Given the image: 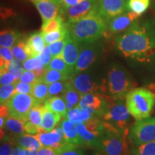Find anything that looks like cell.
<instances>
[{
    "instance_id": "cell-8",
    "label": "cell",
    "mask_w": 155,
    "mask_h": 155,
    "mask_svg": "<svg viewBox=\"0 0 155 155\" xmlns=\"http://www.w3.org/2000/svg\"><path fill=\"white\" fill-rule=\"evenodd\" d=\"M129 138L135 146L155 141V118L137 121L131 128Z\"/></svg>"
},
{
    "instance_id": "cell-52",
    "label": "cell",
    "mask_w": 155,
    "mask_h": 155,
    "mask_svg": "<svg viewBox=\"0 0 155 155\" xmlns=\"http://www.w3.org/2000/svg\"><path fill=\"white\" fill-rule=\"evenodd\" d=\"M0 115L1 117H3L4 119H7L9 116V109L6 105H1V110H0Z\"/></svg>"
},
{
    "instance_id": "cell-9",
    "label": "cell",
    "mask_w": 155,
    "mask_h": 155,
    "mask_svg": "<svg viewBox=\"0 0 155 155\" xmlns=\"http://www.w3.org/2000/svg\"><path fill=\"white\" fill-rule=\"evenodd\" d=\"M101 45L100 43L95 42L83 45V47H81L78 60L75 67V74L86 71L96 61L101 52Z\"/></svg>"
},
{
    "instance_id": "cell-32",
    "label": "cell",
    "mask_w": 155,
    "mask_h": 155,
    "mask_svg": "<svg viewBox=\"0 0 155 155\" xmlns=\"http://www.w3.org/2000/svg\"><path fill=\"white\" fill-rule=\"evenodd\" d=\"M44 106L42 104H39L34 106L29 112L28 120L26 121L30 122L35 127L39 129L41 127L42 121V113H43Z\"/></svg>"
},
{
    "instance_id": "cell-54",
    "label": "cell",
    "mask_w": 155,
    "mask_h": 155,
    "mask_svg": "<svg viewBox=\"0 0 155 155\" xmlns=\"http://www.w3.org/2000/svg\"><path fill=\"white\" fill-rule=\"evenodd\" d=\"M147 89H149L151 92H152L155 95V83H151V84L148 85L147 86Z\"/></svg>"
},
{
    "instance_id": "cell-4",
    "label": "cell",
    "mask_w": 155,
    "mask_h": 155,
    "mask_svg": "<svg viewBox=\"0 0 155 155\" xmlns=\"http://www.w3.org/2000/svg\"><path fill=\"white\" fill-rule=\"evenodd\" d=\"M155 95L149 89H132L126 97V105L131 116L137 119L149 118L154 107Z\"/></svg>"
},
{
    "instance_id": "cell-40",
    "label": "cell",
    "mask_w": 155,
    "mask_h": 155,
    "mask_svg": "<svg viewBox=\"0 0 155 155\" xmlns=\"http://www.w3.org/2000/svg\"><path fill=\"white\" fill-rule=\"evenodd\" d=\"M8 71L12 73H13L16 77L17 80L19 81L21 76H22V73H24L25 68L23 67L21 61H18L17 59H14L13 61H11L9 63L8 67Z\"/></svg>"
},
{
    "instance_id": "cell-29",
    "label": "cell",
    "mask_w": 155,
    "mask_h": 155,
    "mask_svg": "<svg viewBox=\"0 0 155 155\" xmlns=\"http://www.w3.org/2000/svg\"><path fill=\"white\" fill-rule=\"evenodd\" d=\"M42 79L46 84L50 85L55 82H58V81H66L71 80L72 78L60 72V71H56V70L47 68L43 75H42Z\"/></svg>"
},
{
    "instance_id": "cell-23",
    "label": "cell",
    "mask_w": 155,
    "mask_h": 155,
    "mask_svg": "<svg viewBox=\"0 0 155 155\" xmlns=\"http://www.w3.org/2000/svg\"><path fill=\"white\" fill-rule=\"evenodd\" d=\"M61 118L59 114L52 111L44 106L41 127L43 128L47 132L51 131L58 122L61 121Z\"/></svg>"
},
{
    "instance_id": "cell-37",
    "label": "cell",
    "mask_w": 155,
    "mask_h": 155,
    "mask_svg": "<svg viewBox=\"0 0 155 155\" xmlns=\"http://www.w3.org/2000/svg\"><path fill=\"white\" fill-rule=\"evenodd\" d=\"M12 51L15 59L21 62H25L29 58L26 50H25V40H19L12 48Z\"/></svg>"
},
{
    "instance_id": "cell-51",
    "label": "cell",
    "mask_w": 155,
    "mask_h": 155,
    "mask_svg": "<svg viewBox=\"0 0 155 155\" xmlns=\"http://www.w3.org/2000/svg\"><path fill=\"white\" fill-rule=\"evenodd\" d=\"M84 0H61L62 5L65 7H69V6H74L78 4H80Z\"/></svg>"
},
{
    "instance_id": "cell-1",
    "label": "cell",
    "mask_w": 155,
    "mask_h": 155,
    "mask_svg": "<svg viewBox=\"0 0 155 155\" xmlns=\"http://www.w3.org/2000/svg\"><path fill=\"white\" fill-rule=\"evenodd\" d=\"M116 48L124 57L150 63L155 55V32L147 23L135 22L116 38Z\"/></svg>"
},
{
    "instance_id": "cell-35",
    "label": "cell",
    "mask_w": 155,
    "mask_h": 155,
    "mask_svg": "<svg viewBox=\"0 0 155 155\" xmlns=\"http://www.w3.org/2000/svg\"><path fill=\"white\" fill-rule=\"evenodd\" d=\"M68 30L66 26H65V28L61 30L55 31V32L47 34L42 33V35H43V38L45 40V44L47 45H49L50 44L53 43L54 42L65 39L68 35Z\"/></svg>"
},
{
    "instance_id": "cell-45",
    "label": "cell",
    "mask_w": 155,
    "mask_h": 155,
    "mask_svg": "<svg viewBox=\"0 0 155 155\" xmlns=\"http://www.w3.org/2000/svg\"><path fill=\"white\" fill-rule=\"evenodd\" d=\"M32 85L18 81L15 83V93L32 95Z\"/></svg>"
},
{
    "instance_id": "cell-10",
    "label": "cell",
    "mask_w": 155,
    "mask_h": 155,
    "mask_svg": "<svg viewBox=\"0 0 155 155\" xmlns=\"http://www.w3.org/2000/svg\"><path fill=\"white\" fill-rule=\"evenodd\" d=\"M128 2L129 0H98L96 8L108 22L114 17L127 12Z\"/></svg>"
},
{
    "instance_id": "cell-13",
    "label": "cell",
    "mask_w": 155,
    "mask_h": 155,
    "mask_svg": "<svg viewBox=\"0 0 155 155\" xmlns=\"http://www.w3.org/2000/svg\"><path fill=\"white\" fill-rule=\"evenodd\" d=\"M139 17L132 12H127L110 19L108 22L107 30L111 34L120 33L131 28L137 22Z\"/></svg>"
},
{
    "instance_id": "cell-20",
    "label": "cell",
    "mask_w": 155,
    "mask_h": 155,
    "mask_svg": "<svg viewBox=\"0 0 155 155\" xmlns=\"http://www.w3.org/2000/svg\"><path fill=\"white\" fill-rule=\"evenodd\" d=\"M45 106L52 111L58 114L62 118H66L68 111L66 107V103L63 97L53 96L48 98L45 102Z\"/></svg>"
},
{
    "instance_id": "cell-42",
    "label": "cell",
    "mask_w": 155,
    "mask_h": 155,
    "mask_svg": "<svg viewBox=\"0 0 155 155\" xmlns=\"http://www.w3.org/2000/svg\"><path fill=\"white\" fill-rule=\"evenodd\" d=\"M66 81H58L49 85L48 91H49V98L55 96L56 95L63 94L66 86Z\"/></svg>"
},
{
    "instance_id": "cell-46",
    "label": "cell",
    "mask_w": 155,
    "mask_h": 155,
    "mask_svg": "<svg viewBox=\"0 0 155 155\" xmlns=\"http://www.w3.org/2000/svg\"><path fill=\"white\" fill-rule=\"evenodd\" d=\"M38 57L40 58L42 63L45 65V67L48 68V65H50V62H51L52 58H53L52 57L51 51H50L49 45H46L45 47L44 50H42V52L40 53V55Z\"/></svg>"
},
{
    "instance_id": "cell-36",
    "label": "cell",
    "mask_w": 155,
    "mask_h": 155,
    "mask_svg": "<svg viewBox=\"0 0 155 155\" xmlns=\"http://www.w3.org/2000/svg\"><path fill=\"white\" fill-rule=\"evenodd\" d=\"M131 152L134 155H155V141L135 146Z\"/></svg>"
},
{
    "instance_id": "cell-38",
    "label": "cell",
    "mask_w": 155,
    "mask_h": 155,
    "mask_svg": "<svg viewBox=\"0 0 155 155\" xmlns=\"http://www.w3.org/2000/svg\"><path fill=\"white\" fill-rule=\"evenodd\" d=\"M15 94V83L1 86V88H0V103H1V105H5Z\"/></svg>"
},
{
    "instance_id": "cell-14",
    "label": "cell",
    "mask_w": 155,
    "mask_h": 155,
    "mask_svg": "<svg viewBox=\"0 0 155 155\" xmlns=\"http://www.w3.org/2000/svg\"><path fill=\"white\" fill-rule=\"evenodd\" d=\"M34 5L41 16L42 25L48 22L60 15L63 6L61 0H44L34 2Z\"/></svg>"
},
{
    "instance_id": "cell-27",
    "label": "cell",
    "mask_w": 155,
    "mask_h": 155,
    "mask_svg": "<svg viewBox=\"0 0 155 155\" xmlns=\"http://www.w3.org/2000/svg\"><path fill=\"white\" fill-rule=\"evenodd\" d=\"M32 96L41 103L49 98L48 84L42 81V78H38L36 82L32 84Z\"/></svg>"
},
{
    "instance_id": "cell-26",
    "label": "cell",
    "mask_w": 155,
    "mask_h": 155,
    "mask_svg": "<svg viewBox=\"0 0 155 155\" xmlns=\"http://www.w3.org/2000/svg\"><path fill=\"white\" fill-rule=\"evenodd\" d=\"M63 99L66 104H70L73 106H78L80 102L81 96L73 86L71 81H67L66 86L63 93Z\"/></svg>"
},
{
    "instance_id": "cell-43",
    "label": "cell",
    "mask_w": 155,
    "mask_h": 155,
    "mask_svg": "<svg viewBox=\"0 0 155 155\" xmlns=\"http://www.w3.org/2000/svg\"><path fill=\"white\" fill-rule=\"evenodd\" d=\"M45 66L39 57H30L23 63V67L25 71H33V70Z\"/></svg>"
},
{
    "instance_id": "cell-28",
    "label": "cell",
    "mask_w": 155,
    "mask_h": 155,
    "mask_svg": "<svg viewBox=\"0 0 155 155\" xmlns=\"http://www.w3.org/2000/svg\"><path fill=\"white\" fill-rule=\"evenodd\" d=\"M47 68L56 70V71H60L64 74L69 75L71 78L74 76L75 69L70 67L61 57L52 58L51 62H50V65H48Z\"/></svg>"
},
{
    "instance_id": "cell-3",
    "label": "cell",
    "mask_w": 155,
    "mask_h": 155,
    "mask_svg": "<svg viewBox=\"0 0 155 155\" xmlns=\"http://www.w3.org/2000/svg\"><path fill=\"white\" fill-rule=\"evenodd\" d=\"M104 131L97 150L103 155H129L127 135L129 129L120 131L114 126L103 121Z\"/></svg>"
},
{
    "instance_id": "cell-55",
    "label": "cell",
    "mask_w": 155,
    "mask_h": 155,
    "mask_svg": "<svg viewBox=\"0 0 155 155\" xmlns=\"http://www.w3.org/2000/svg\"><path fill=\"white\" fill-rule=\"evenodd\" d=\"M26 155H38V151L37 150H25Z\"/></svg>"
},
{
    "instance_id": "cell-33",
    "label": "cell",
    "mask_w": 155,
    "mask_h": 155,
    "mask_svg": "<svg viewBox=\"0 0 155 155\" xmlns=\"http://www.w3.org/2000/svg\"><path fill=\"white\" fill-rule=\"evenodd\" d=\"M150 4V0H129L128 9L136 15L141 16L147 10Z\"/></svg>"
},
{
    "instance_id": "cell-30",
    "label": "cell",
    "mask_w": 155,
    "mask_h": 155,
    "mask_svg": "<svg viewBox=\"0 0 155 155\" xmlns=\"http://www.w3.org/2000/svg\"><path fill=\"white\" fill-rule=\"evenodd\" d=\"M65 23L64 17L61 15H58L55 18L51 19L45 24L42 25L41 32L42 33H50L55 31L61 30L65 27Z\"/></svg>"
},
{
    "instance_id": "cell-18",
    "label": "cell",
    "mask_w": 155,
    "mask_h": 155,
    "mask_svg": "<svg viewBox=\"0 0 155 155\" xmlns=\"http://www.w3.org/2000/svg\"><path fill=\"white\" fill-rule=\"evenodd\" d=\"M61 127L64 131V139L68 144L75 146H83L84 142L78 133L76 125L68 119H64L61 121Z\"/></svg>"
},
{
    "instance_id": "cell-24",
    "label": "cell",
    "mask_w": 155,
    "mask_h": 155,
    "mask_svg": "<svg viewBox=\"0 0 155 155\" xmlns=\"http://www.w3.org/2000/svg\"><path fill=\"white\" fill-rule=\"evenodd\" d=\"M20 33L17 31L5 29L1 31L0 34V45L1 47L11 48L19 40Z\"/></svg>"
},
{
    "instance_id": "cell-48",
    "label": "cell",
    "mask_w": 155,
    "mask_h": 155,
    "mask_svg": "<svg viewBox=\"0 0 155 155\" xmlns=\"http://www.w3.org/2000/svg\"><path fill=\"white\" fill-rule=\"evenodd\" d=\"M13 149L12 143L9 141H4V142L2 143L1 148H0V155H12V154Z\"/></svg>"
},
{
    "instance_id": "cell-41",
    "label": "cell",
    "mask_w": 155,
    "mask_h": 155,
    "mask_svg": "<svg viewBox=\"0 0 155 155\" xmlns=\"http://www.w3.org/2000/svg\"><path fill=\"white\" fill-rule=\"evenodd\" d=\"M65 42H66V38L63 39V40H58V41L54 42L53 43L49 45L50 51H51L52 54V57H61L64 47H65Z\"/></svg>"
},
{
    "instance_id": "cell-12",
    "label": "cell",
    "mask_w": 155,
    "mask_h": 155,
    "mask_svg": "<svg viewBox=\"0 0 155 155\" xmlns=\"http://www.w3.org/2000/svg\"><path fill=\"white\" fill-rule=\"evenodd\" d=\"M98 1V0H84L74 6H62L60 15L67 18V21L77 20L91 12L96 7Z\"/></svg>"
},
{
    "instance_id": "cell-47",
    "label": "cell",
    "mask_w": 155,
    "mask_h": 155,
    "mask_svg": "<svg viewBox=\"0 0 155 155\" xmlns=\"http://www.w3.org/2000/svg\"><path fill=\"white\" fill-rule=\"evenodd\" d=\"M38 79V78L36 76L35 74L33 73V71H25L24 73H22L20 79H19V81L32 85L33 83L36 82Z\"/></svg>"
},
{
    "instance_id": "cell-16",
    "label": "cell",
    "mask_w": 155,
    "mask_h": 155,
    "mask_svg": "<svg viewBox=\"0 0 155 155\" xmlns=\"http://www.w3.org/2000/svg\"><path fill=\"white\" fill-rule=\"evenodd\" d=\"M80 43L77 42L70 34L66 36V42L64 47L61 58L70 67L75 69L79 55H80Z\"/></svg>"
},
{
    "instance_id": "cell-31",
    "label": "cell",
    "mask_w": 155,
    "mask_h": 155,
    "mask_svg": "<svg viewBox=\"0 0 155 155\" xmlns=\"http://www.w3.org/2000/svg\"><path fill=\"white\" fill-rule=\"evenodd\" d=\"M5 127L9 133L14 136L23 135L25 132L24 122L21 120L9 116L5 121Z\"/></svg>"
},
{
    "instance_id": "cell-19",
    "label": "cell",
    "mask_w": 155,
    "mask_h": 155,
    "mask_svg": "<svg viewBox=\"0 0 155 155\" xmlns=\"http://www.w3.org/2000/svg\"><path fill=\"white\" fill-rule=\"evenodd\" d=\"M35 135L42 147H51L55 150H58L66 143L64 139L61 138L55 129H53L50 132L37 134Z\"/></svg>"
},
{
    "instance_id": "cell-25",
    "label": "cell",
    "mask_w": 155,
    "mask_h": 155,
    "mask_svg": "<svg viewBox=\"0 0 155 155\" xmlns=\"http://www.w3.org/2000/svg\"><path fill=\"white\" fill-rule=\"evenodd\" d=\"M17 143L25 150H39L42 147V144L38 137L32 134H23L17 139Z\"/></svg>"
},
{
    "instance_id": "cell-21",
    "label": "cell",
    "mask_w": 155,
    "mask_h": 155,
    "mask_svg": "<svg viewBox=\"0 0 155 155\" xmlns=\"http://www.w3.org/2000/svg\"><path fill=\"white\" fill-rule=\"evenodd\" d=\"M76 129L78 133L80 135L81 138L82 139L85 145L96 147V149L98 148L100 144L102 137L95 134L87 130L83 123L76 124Z\"/></svg>"
},
{
    "instance_id": "cell-15",
    "label": "cell",
    "mask_w": 155,
    "mask_h": 155,
    "mask_svg": "<svg viewBox=\"0 0 155 155\" xmlns=\"http://www.w3.org/2000/svg\"><path fill=\"white\" fill-rule=\"evenodd\" d=\"M71 81L81 96L87 94L99 93L98 89H101V87L96 84L88 73H83L75 75Z\"/></svg>"
},
{
    "instance_id": "cell-49",
    "label": "cell",
    "mask_w": 155,
    "mask_h": 155,
    "mask_svg": "<svg viewBox=\"0 0 155 155\" xmlns=\"http://www.w3.org/2000/svg\"><path fill=\"white\" fill-rule=\"evenodd\" d=\"M38 155H58V149L55 150V149L51 148V147H41L38 151Z\"/></svg>"
},
{
    "instance_id": "cell-5",
    "label": "cell",
    "mask_w": 155,
    "mask_h": 155,
    "mask_svg": "<svg viewBox=\"0 0 155 155\" xmlns=\"http://www.w3.org/2000/svg\"><path fill=\"white\" fill-rule=\"evenodd\" d=\"M133 81L124 68L113 64L108 73L107 88L113 99H124L132 90Z\"/></svg>"
},
{
    "instance_id": "cell-56",
    "label": "cell",
    "mask_w": 155,
    "mask_h": 155,
    "mask_svg": "<svg viewBox=\"0 0 155 155\" xmlns=\"http://www.w3.org/2000/svg\"><path fill=\"white\" fill-rule=\"evenodd\" d=\"M5 120L3 117L0 118V127H1V129L5 127Z\"/></svg>"
},
{
    "instance_id": "cell-39",
    "label": "cell",
    "mask_w": 155,
    "mask_h": 155,
    "mask_svg": "<svg viewBox=\"0 0 155 155\" xmlns=\"http://www.w3.org/2000/svg\"><path fill=\"white\" fill-rule=\"evenodd\" d=\"M58 155H84L83 151L75 145L65 143L63 147L58 149Z\"/></svg>"
},
{
    "instance_id": "cell-57",
    "label": "cell",
    "mask_w": 155,
    "mask_h": 155,
    "mask_svg": "<svg viewBox=\"0 0 155 155\" xmlns=\"http://www.w3.org/2000/svg\"><path fill=\"white\" fill-rule=\"evenodd\" d=\"M30 1H32V2H41V1H44V0H30Z\"/></svg>"
},
{
    "instance_id": "cell-34",
    "label": "cell",
    "mask_w": 155,
    "mask_h": 155,
    "mask_svg": "<svg viewBox=\"0 0 155 155\" xmlns=\"http://www.w3.org/2000/svg\"><path fill=\"white\" fill-rule=\"evenodd\" d=\"M12 51L10 48L1 47L0 48V68H1V73L8 71V67L9 63L13 61Z\"/></svg>"
},
{
    "instance_id": "cell-7",
    "label": "cell",
    "mask_w": 155,
    "mask_h": 155,
    "mask_svg": "<svg viewBox=\"0 0 155 155\" xmlns=\"http://www.w3.org/2000/svg\"><path fill=\"white\" fill-rule=\"evenodd\" d=\"M129 114L124 99H113L110 97L103 119L119 130L124 131L127 129Z\"/></svg>"
},
{
    "instance_id": "cell-2",
    "label": "cell",
    "mask_w": 155,
    "mask_h": 155,
    "mask_svg": "<svg viewBox=\"0 0 155 155\" xmlns=\"http://www.w3.org/2000/svg\"><path fill=\"white\" fill-rule=\"evenodd\" d=\"M108 21L96 7L88 15L77 20L66 21L65 26L71 35L80 44L96 42L105 34Z\"/></svg>"
},
{
    "instance_id": "cell-17",
    "label": "cell",
    "mask_w": 155,
    "mask_h": 155,
    "mask_svg": "<svg viewBox=\"0 0 155 155\" xmlns=\"http://www.w3.org/2000/svg\"><path fill=\"white\" fill-rule=\"evenodd\" d=\"M42 32H33L25 40V50L28 57H38L45 47Z\"/></svg>"
},
{
    "instance_id": "cell-44",
    "label": "cell",
    "mask_w": 155,
    "mask_h": 155,
    "mask_svg": "<svg viewBox=\"0 0 155 155\" xmlns=\"http://www.w3.org/2000/svg\"><path fill=\"white\" fill-rule=\"evenodd\" d=\"M17 80L15 77V75L9 71H5V72L1 73L0 75V84L1 86H5V85L13 84L16 83Z\"/></svg>"
},
{
    "instance_id": "cell-22",
    "label": "cell",
    "mask_w": 155,
    "mask_h": 155,
    "mask_svg": "<svg viewBox=\"0 0 155 155\" xmlns=\"http://www.w3.org/2000/svg\"><path fill=\"white\" fill-rule=\"evenodd\" d=\"M95 118L90 111L87 109H83L79 107L78 106H75L72 109L68 111L66 119L73 121L75 124L81 123H84L88 120Z\"/></svg>"
},
{
    "instance_id": "cell-53",
    "label": "cell",
    "mask_w": 155,
    "mask_h": 155,
    "mask_svg": "<svg viewBox=\"0 0 155 155\" xmlns=\"http://www.w3.org/2000/svg\"><path fill=\"white\" fill-rule=\"evenodd\" d=\"M12 155H26V152H25V149L23 147L18 146L14 148L12 154Z\"/></svg>"
},
{
    "instance_id": "cell-11",
    "label": "cell",
    "mask_w": 155,
    "mask_h": 155,
    "mask_svg": "<svg viewBox=\"0 0 155 155\" xmlns=\"http://www.w3.org/2000/svg\"><path fill=\"white\" fill-rule=\"evenodd\" d=\"M109 98L110 97H106L99 93L87 94L81 96L78 106L83 109H94L98 117H103L107 108Z\"/></svg>"
},
{
    "instance_id": "cell-50",
    "label": "cell",
    "mask_w": 155,
    "mask_h": 155,
    "mask_svg": "<svg viewBox=\"0 0 155 155\" xmlns=\"http://www.w3.org/2000/svg\"><path fill=\"white\" fill-rule=\"evenodd\" d=\"M25 132L30 134H37L38 131V129L29 121L24 122Z\"/></svg>"
},
{
    "instance_id": "cell-6",
    "label": "cell",
    "mask_w": 155,
    "mask_h": 155,
    "mask_svg": "<svg viewBox=\"0 0 155 155\" xmlns=\"http://www.w3.org/2000/svg\"><path fill=\"white\" fill-rule=\"evenodd\" d=\"M41 104L32 95L15 93L5 105L8 108L10 117L25 122L28 120L30 110L34 106Z\"/></svg>"
}]
</instances>
